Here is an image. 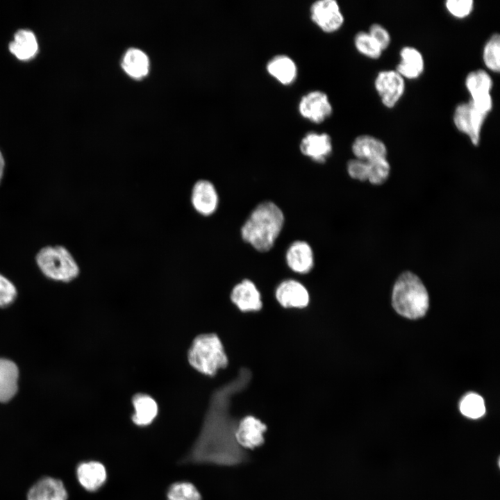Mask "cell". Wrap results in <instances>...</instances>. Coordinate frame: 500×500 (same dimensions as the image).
<instances>
[{
	"instance_id": "cell-4",
	"label": "cell",
	"mask_w": 500,
	"mask_h": 500,
	"mask_svg": "<svg viewBox=\"0 0 500 500\" xmlns=\"http://www.w3.org/2000/svg\"><path fill=\"white\" fill-rule=\"evenodd\" d=\"M190 365L197 372L207 376H215L219 369L228 365V360L223 344L215 333L197 335L188 350Z\"/></svg>"
},
{
	"instance_id": "cell-32",
	"label": "cell",
	"mask_w": 500,
	"mask_h": 500,
	"mask_svg": "<svg viewBox=\"0 0 500 500\" xmlns=\"http://www.w3.org/2000/svg\"><path fill=\"white\" fill-rule=\"evenodd\" d=\"M383 51L387 49L391 44V35L389 31L381 24H372L367 31Z\"/></svg>"
},
{
	"instance_id": "cell-11",
	"label": "cell",
	"mask_w": 500,
	"mask_h": 500,
	"mask_svg": "<svg viewBox=\"0 0 500 500\" xmlns=\"http://www.w3.org/2000/svg\"><path fill=\"white\" fill-rule=\"evenodd\" d=\"M301 153L317 163H324L333 152V142L329 134L309 131L299 143Z\"/></svg>"
},
{
	"instance_id": "cell-34",
	"label": "cell",
	"mask_w": 500,
	"mask_h": 500,
	"mask_svg": "<svg viewBox=\"0 0 500 500\" xmlns=\"http://www.w3.org/2000/svg\"><path fill=\"white\" fill-rule=\"evenodd\" d=\"M5 171V160L3 156L0 151V184L3 178Z\"/></svg>"
},
{
	"instance_id": "cell-23",
	"label": "cell",
	"mask_w": 500,
	"mask_h": 500,
	"mask_svg": "<svg viewBox=\"0 0 500 500\" xmlns=\"http://www.w3.org/2000/svg\"><path fill=\"white\" fill-rule=\"evenodd\" d=\"M9 49L19 59L32 58L38 49L34 33L26 28L18 30L14 35L13 40L9 43Z\"/></svg>"
},
{
	"instance_id": "cell-20",
	"label": "cell",
	"mask_w": 500,
	"mask_h": 500,
	"mask_svg": "<svg viewBox=\"0 0 500 500\" xmlns=\"http://www.w3.org/2000/svg\"><path fill=\"white\" fill-rule=\"evenodd\" d=\"M76 474L80 484L90 492L99 489L107 478L105 466L97 461L81 463L77 467Z\"/></svg>"
},
{
	"instance_id": "cell-16",
	"label": "cell",
	"mask_w": 500,
	"mask_h": 500,
	"mask_svg": "<svg viewBox=\"0 0 500 500\" xmlns=\"http://www.w3.org/2000/svg\"><path fill=\"white\" fill-rule=\"evenodd\" d=\"M399 58L395 70L405 80H415L422 75L425 68L424 58L416 47H403L399 51Z\"/></svg>"
},
{
	"instance_id": "cell-19",
	"label": "cell",
	"mask_w": 500,
	"mask_h": 500,
	"mask_svg": "<svg viewBox=\"0 0 500 500\" xmlns=\"http://www.w3.org/2000/svg\"><path fill=\"white\" fill-rule=\"evenodd\" d=\"M67 492L60 480L44 477L29 490L27 500H67Z\"/></svg>"
},
{
	"instance_id": "cell-31",
	"label": "cell",
	"mask_w": 500,
	"mask_h": 500,
	"mask_svg": "<svg viewBox=\"0 0 500 500\" xmlns=\"http://www.w3.org/2000/svg\"><path fill=\"white\" fill-rule=\"evenodd\" d=\"M16 297L17 290L14 284L0 274V306H7L11 304Z\"/></svg>"
},
{
	"instance_id": "cell-10",
	"label": "cell",
	"mask_w": 500,
	"mask_h": 500,
	"mask_svg": "<svg viewBox=\"0 0 500 500\" xmlns=\"http://www.w3.org/2000/svg\"><path fill=\"white\" fill-rule=\"evenodd\" d=\"M266 431L267 426L259 419L247 415L238 422L235 438L243 449H254L264 443V433Z\"/></svg>"
},
{
	"instance_id": "cell-8",
	"label": "cell",
	"mask_w": 500,
	"mask_h": 500,
	"mask_svg": "<svg viewBox=\"0 0 500 500\" xmlns=\"http://www.w3.org/2000/svg\"><path fill=\"white\" fill-rule=\"evenodd\" d=\"M311 21L323 32L333 33L339 31L344 23V17L335 0H318L309 10Z\"/></svg>"
},
{
	"instance_id": "cell-24",
	"label": "cell",
	"mask_w": 500,
	"mask_h": 500,
	"mask_svg": "<svg viewBox=\"0 0 500 500\" xmlns=\"http://www.w3.org/2000/svg\"><path fill=\"white\" fill-rule=\"evenodd\" d=\"M493 80L488 71L482 69L469 72L465 79V85L470 99L491 94Z\"/></svg>"
},
{
	"instance_id": "cell-6",
	"label": "cell",
	"mask_w": 500,
	"mask_h": 500,
	"mask_svg": "<svg viewBox=\"0 0 500 500\" xmlns=\"http://www.w3.org/2000/svg\"><path fill=\"white\" fill-rule=\"evenodd\" d=\"M487 117L476 110L469 101L462 102L454 109L453 122L456 129L466 135L473 145L478 146Z\"/></svg>"
},
{
	"instance_id": "cell-22",
	"label": "cell",
	"mask_w": 500,
	"mask_h": 500,
	"mask_svg": "<svg viewBox=\"0 0 500 500\" xmlns=\"http://www.w3.org/2000/svg\"><path fill=\"white\" fill-rule=\"evenodd\" d=\"M19 370L11 360L0 358V402L10 400L17 391Z\"/></svg>"
},
{
	"instance_id": "cell-17",
	"label": "cell",
	"mask_w": 500,
	"mask_h": 500,
	"mask_svg": "<svg viewBox=\"0 0 500 500\" xmlns=\"http://www.w3.org/2000/svg\"><path fill=\"white\" fill-rule=\"evenodd\" d=\"M351 151L355 158L372 161L387 158L388 149L380 139L367 134L357 136L352 142Z\"/></svg>"
},
{
	"instance_id": "cell-30",
	"label": "cell",
	"mask_w": 500,
	"mask_h": 500,
	"mask_svg": "<svg viewBox=\"0 0 500 500\" xmlns=\"http://www.w3.org/2000/svg\"><path fill=\"white\" fill-rule=\"evenodd\" d=\"M444 7L450 15L462 19L472 13L474 1L473 0H447L444 2Z\"/></svg>"
},
{
	"instance_id": "cell-15",
	"label": "cell",
	"mask_w": 500,
	"mask_h": 500,
	"mask_svg": "<svg viewBox=\"0 0 500 500\" xmlns=\"http://www.w3.org/2000/svg\"><path fill=\"white\" fill-rule=\"evenodd\" d=\"M231 301L242 312L259 311L262 306L261 294L256 284L245 278L232 289Z\"/></svg>"
},
{
	"instance_id": "cell-18",
	"label": "cell",
	"mask_w": 500,
	"mask_h": 500,
	"mask_svg": "<svg viewBox=\"0 0 500 500\" xmlns=\"http://www.w3.org/2000/svg\"><path fill=\"white\" fill-rule=\"evenodd\" d=\"M268 74L283 85H290L297 78L298 68L295 61L289 56L278 54L266 64Z\"/></svg>"
},
{
	"instance_id": "cell-21",
	"label": "cell",
	"mask_w": 500,
	"mask_h": 500,
	"mask_svg": "<svg viewBox=\"0 0 500 500\" xmlns=\"http://www.w3.org/2000/svg\"><path fill=\"white\" fill-rule=\"evenodd\" d=\"M132 403L134 413L131 419L137 426H148L156 417L158 412V404L150 395L144 393L135 394L132 398Z\"/></svg>"
},
{
	"instance_id": "cell-3",
	"label": "cell",
	"mask_w": 500,
	"mask_h": 500,
	"mask_svg": "<svg viewBox=\"0 0 500 500\" xmlns=\"http://www.w3.org/2000/svg\"><path fill=\"white\" fill-rule=\"evenodd\" d=\"M428 301L427 290L417 275L405 272L398 277L392 294V305L397 313L412 319L422 317Z\"/></svg>"
},
{
	"instance_id": "cell-2",
	"label": "cell",
	"mask_w": 500,
	"mask_h": 500,
	"mask_svg": "<svg viewBox=\"0 0 500 500\" xmlns=\"http://www.w3.org/2000/svg\"><path fill=\"white\" fill-rule=\"evenodd\" d=\"M285 216L274 202L265 201L250 212L240 228L244 242L259 252H267L274 245L284 226Z\"/></svg>"
},
{
	"instance_id": "cell-25",
	"label": "cell",
	"mask_w": 500,
	"mask_h": 500,
	"mask_svg": "<svg viewBox=\"0 0 500 500\" xmlns=\"http://www.w3.org/2000/svg\"><path fill=\"white\" fill-rule=\"evenodd\" d=\"M122 66L130 76L141 78L145 76L149 72V60L142 51L133 48L125 53Z\"/></svg>"
},
{
	"instance_id": "cell-28",
	"label": "cell",
	"mask_w": 500,
	"mask_h": 500,
	"mask_svg": "<svg viewBox=\"0 0 500 500\" xmlns=\"http://www.w3.org/2000/svg\"><path fill=\"white\" fill-rule=\"evenodd\" d=\"M460 410L467 417L478 419L485 412L484 400L477 394H468L462 399L460 403Z\"/></svg>"
},
{
	"instance_id": "cell-26",
	"label": "cell",
	"mask_w": 500,
	"mask_h": 500,
	"mask_svg": "<svg viewBox=\"0 0 500 500\" xmlns=\"http://www.w3.org/2000/svg\"><path fill=\"white\" fill-rule=\"evenodd\" d=\"M483 62L488 71H500V35L494 33L485 42L482 53Z\"/></svg>"
},
{
	"instance_id": "cell-14",
	"label": "cell",
	"mask_w": 500,
	"mask_h": 500,
	"mask_svg": "<svg viewBox=\"0 0 500 500\" xmlns=\"http://www.w3.org/2000/svg\"><path fill=\"white\" fill-rule=\"evenodd\" d=\"M285 262L294 272L306 274L314 267V252L310 244L305 240H295L288 247Z\"/></svg>"
},
{
	"instance_id": "cell-7",
	"label": "cell",
	"mask_w": 500,
	"mask_h": 500,
	"mask_svg": "<svg viewBox=\"0 0 500 500\" xmlns=\"http://www.w3.org/2000/svg\"><path fill=\"white\" fill-rule=\"evenodd\" d=\"M374 86L382 104L390 109L395 107L403 96L406 80L395 69H384L377 73Z\"/></svg>"
},
{
	"instance_id": "cell-33",
	"label": "cell",
	"mask_w": 500,
	"mask_h": 500,
	"mask_svg": "<svg viewBox=\"0 0 500 500\" xmlns=\"http://www.w3.org/2000/svg\"><path fill=\"white\" fill-rule=\"evenodd\" d=\"M347 172L353 179L360 181H367V165L364 160L357 158L349 160L347 163Z\"/></svg>"
},
{
	"instance_id": "cell-27",
	"label": "cell",
	"mask_w": 500,
	"mask_h": 500,
	"mask_svg": "<svg viewBox=\"0 0 500 500\" xmlns=\"http://www.w3.org/2000/svg\"><path fill=\"white\" fill-rule=\"evenodd\" d=\"M353 44L360 54L372 60L378 59L383 52L367 31L356 33L353 38Z\"/></svg>"
},
{
	"instance_id": "cell-13",
	"label": "cell",
	"mask_w": 500,
	"mask_h": 500,
	"mask_svg": "<svg viewBox=\"0 0 500 500\" xmlns=\"http://www.w3.org/2000/svg\"><path fill=\"white\" fill-rule=\"evenodd\" d=\"M191 203L194 209L204 217L215 212L219 205V195L213 183L208 180L197 181L192 190Z\"/></svg>"
},
{
	"instance_id": "cell-5",
	"label": "cell",
	"mask_w": 500,
	"mask_h": 500,
	"mask_svg": "<svg viewBox=\"0 0 500 500\" xmlns=\"http://www.w3.org/2000/svg\"><path fill=\"white\" fill-rule=\"evenodd\" d=\"M35 260L41 272L53 281L70 282L80 272L76 260L69 251L62 245L42 247L37 252Z\"/></svg>"
},
{
	"instance_id": "cell-9",
	"label": "cell",
	"mask_w": 500,
	"mask_h": 500,
	"mask_svg": "<svg viewBox=\"0 0 500 500\" xmlns=\"http://www.w3.org/2000/svg\"><path fill=\"white\" fill-rule=\"evenodd\" d=\"M299 115L305 119L319 124L326 120L333 113V106L328 94L319 90L303 94L298 103Z\"/></svg>"
},
{
	"instance_id": "cell-1",
	"label": "cell",
	"mask_w": 500,
	"mask_h": 500,
	"mask_svg": "<svg viewBox=\"0 0 500 500\" xmlns=\"http://www.w3.org/2000/svg\"><path fill=\"white\" fill-rule=\"evenodd\" d=\"M251 378V371L242 367L233 380L212 394L203 429L205 460L236 465L248 460V453L235 440L238 422L231 415L230 408L232 398L248 387Z\"/></svg>"
},
{
	"instance_id": "cell-12",
	"label": "cell",
	"mask_w": 500,
	"mask_h": 500,
	"mask_svg": "<svg viewBox=\"0 0 500 500\" xmlns=\"http://www.w3.org/2000/svg\"><path fill=\"white\" fill-rule=\"evenodd\" d=\"M275 297L278 303L285 308H303L310 301L307 288L294 279H286L276 288Z\"/></svg>"
},
{
	"instance_id": "cell-29",
	"label": "cell",
	"mask_w": 500,
	"mask_h": 500,
	"mask_svg": "<svg viewBox=\"0 0 500 500\" xmlns=\"http://www.w3.org/2000/svg\"><path fill=\"white\" fill-rule=\"evenodd\" d=\"M167 500H201L197 488L189 482H177L172 484L167 494Z\"/></svg>"
}]
</instances>
